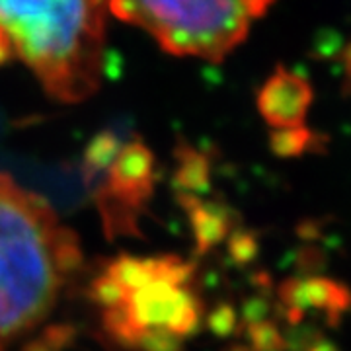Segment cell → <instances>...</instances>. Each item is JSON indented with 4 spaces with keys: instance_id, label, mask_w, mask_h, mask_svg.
<instances>
[{
    "instance_id": "obj_1",
    "label": "cell",
    "mask_w": 351,
    "mask_h": 351,
    "mask_svg": "<svg viewBox=\"0 0 351 351\" xmlns=\"http://www.w3.org/2000/svg\"><path fill=\"white\" fill-rule=\"evenodd\" d=\"M112 0H0V63L18 61L51 98L78 104L106 73Z\"/></svg>"
},
{
    "instance_id": "obj_2",
    "label": "cell",
    "mask_w": 351,
    "mask_h": 351,
    "mask_svg": "<svg viewBox=\"0 0 351 351\" xmlns=\"http://www.w3.org/2000/svg\"><path fill=\"white\" fill-rule=\"evenodd\" d=\"M78 263L75 234L49 205L0 174V351L51 313Z\"/></svg>"
},
{
    "instance_id": "obj_3",
    "label": "cell",
    "mask_w": 351,
    "mask_h": 351,
    "mask_svg": "<svg viewBox=\"0 0 351 351\" xmlns=\"http://www.w3.org/2000/svg\"><path fill=\"white\" fill-rule=\"evenodd\" d=\"M271 4L274 0H112L110 12L149 34L166 53L219 63Z\"/></svg>"
},
{
    "instance_id": "obj_4",
    "label": "cell",
    "mask_w": 351,
    "mask_h": 351,
    "mask_svg": "<svg viewBox=\"0 0 351 351\" xmlns=\"http://www.w3.org/2000/svg\"><path fill=\"white\" fill-rule=\"evenodd\" d=\"M188 211L191 228L197 242V252L205 254L219 244L228 232V221L223 211L215 205H201L199 201L188 199Z\"/></svg>"
},
{
    "instance_id": "obj_5",
    "label": "cell",
    "mask_w": 351,
    "mask_h": 351,
    "mask_svg": "<svg viewBox=\"0 0 351 351\" xmlns=\"http://www.w3.org/2000/svg\"><path fill=\"white\" fill-rule=\"evenodd\" d=\"M90 295L96 304H100L101 308H115V306H123L127 301V291L115 279L104 274V276L96 277L92 287H90Z\"/></svg>"
},
{
    "instance_id": "obj_6",
    "label": "cell",
    "mask_w": 351,
    "mask_h": 351,
    "mask_svg": "<svg viewBox=\"0 0 351 351\" xmlns=\"http://www.w3.org/2000/svg\"><path fill=\"white\" fill-rule=\"evenodd\" d=\"M137 348L143 351H182V338L166 328H149L141 332Z\"/></svg>"
},
{
    "instance_id": "obj_7",
    "label": "cell",
    "mask_w": 351,
    "mask_h": 351,
    "mask_svg": "<svg viewBox=\"0 0 351 351\" xmlns=\"http://www.w3.org/2000/svg\"><path fill=\"white\" fill-rule=\"evenodd\" d=\"M207 326L213 332L215 336H230L234 332V326H237V314H234V308L228 306V304H221L217 306L213 313L209 314L207 318Z\"/></svg>"
},
{
    "instance_id": "obj_8",
    "label": "cell",
    "mask_w": 351,
    "mask_h": 351,
    "mask_svg": "<svg viewBox=\"0 0 351 351\" xmlns=\"http://www.w3.org/2000/svg\"><path fill=\"white\" fill-rule=\"evenodd\" d=\"M228 250H230V256L234 258V262H248V260H252L254 252H256V242H254L250 234L239 232V234H234L230 239Z\"/></svg>"
},
{
    "instance_id": "obj_9",
    "label": "cell",
    "mask_w": 351,
    "mask_h": 351,
    "mask_svg": "<svg viewBox=\"0 0 351 351\" xmlns=\"http://www.w3.org/2000/svg\"><path fill=\"white\" fill-rule=\"evenodd\" d=\"M252 334V343H254V350L256 351H271L276 350L279 338H277V332L269 324H258V326L250 328Z\"/></svg>"
},
{
    "instance_id": "obj_10",
    "label": "cell",
    "mask_w": 351,
    "mask_h": 351,
    "mask_svg": "<svg viewBox=\"0 0 351 351\" xmlns=\"http://www.w3.org/2000/svg\"><path fill=\"white\" fill-rule=\"evenodd\" d=\"M24 351H55V350L51 348L45 339L41 338V339H36V341H29V343L24 348Z\"/></svg>"
}]
</instances>
